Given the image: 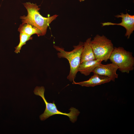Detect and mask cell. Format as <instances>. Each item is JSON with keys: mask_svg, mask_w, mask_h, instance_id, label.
Listing matches in <instances>:
<instances>
[{"mask_svg": "<svg viewBox=\"0 0 134 134\" xmlns=\"http://www.w3.org/2000/svg\"><path fill=\"white\" fill-rule=\"evenodd\" d=\"M27 9L28 15L21 16L22 24L28 23L33 25L40 30L42 36L46 33L47 28L49 25L58 16L56 14L51 16L45 17L42 16L39 11L40 8L36 3H31L30 2L23 3Z\"/></svg>", "mask_w": 134, "mask_h": 134, "instance_id": "6da1fadb", "label": "cell"}, {"mask_svg": "<svg viewBox=\"0 0 134 134\" xmlns=\"http://www.w3.org/2000/svg\"><path fill=\"white\" fill-rule=\"evenodd\" d=\"M83 45L84 43L80 41L77 45L73 46L74 49L72 51L68 52L65 51L63 48L53 45L54 48L59 52L57 53L58 57L65 58L69 62L70 71L67 78L70 82L74 81L76 74L78 71Z\"/></svg>", "mask_w": 134, "mask_h": 134, "instance_id": "7a4b0ae2", "label": "cell"}, {"mask_svg": "<svg viewBox=\"0 0 134 134\" xmlns=\"http://www.w3.org/2000/svg\"><path fill=\"white\" fill-rule=\"evenodd\" d=\"M45 90L43 86H36L34 91L35 95L39 96L42 98L45 104L46 108L44 113L39 116L41 120H44L55 115L61 114L68 116L72 123H74L76 121L77 117L80 113V112L77 109L73 107H71L69 109L70 110V112L67 113L62 112L58 110L54 101L52 103H49L45 99L44 96Z\"/></svg>", "mask_w": 134, "mask_h": 134, "instance_id": "3957f363", "label": "cell"}, {"mask_svg": "<svg viewBox=\"0 0 134 134\" xmlns=\"http://www.w3.org/2000/svg\"><path fill=\"white\" fill-rule=\"evenodd\" d=\"M109 59L116 64L118 69L123 73H129L134 69V58L132 53L122 47H114Z\"/></svg>", "mask_w": 134, "mask_h": 134, "instance_id": "277c9868", "label": "cell"}, {"mask_svg": "<svg viewBox=\"0 0 134 134\" xmlns=\"http://www.w3.org/2000/svg\"><path fill=\"white\" fill-rule=\"evenodd\" d=\"M91 45L96 59L105 62L109 59L114 47L111 40L104 35L98 34L91 40Z\"/></svg>", "mask_w": 134, "mask_h": 134, "instance_id": "5b68a950", "label": "cell"}, {"mask_svg": "<svg viewBox=\"0 0 134 134\" xmlns=\"http://www.w3.org/2000/svg\"><path fill=\"white\" fill-rule=\"evenodd\" d=\"M115 17L118 18H121V22L117 24L110 22H104L102 23V26L115 25L123 26L126 30L125 36L128 39H129L134 30V15H130L127 13L126 14L121 13L120 15H116Z\"/></svg>", "mask_w": 134, "mask_h": 134, "instance_id": "8992f818", "label": "cell"}, {"mask_svg": "<svg viewBox=\"0 0 134 134\" xmlns=\"http://www.w3.org/2000/svg\"><path fill=\"white\" fill-rule=\"evenodd\" d=\"M118 68L116 64L112 63L106 65L101 64L96 67L92 72L94 74L107 77L111 81L114 82L115 79L118 78V74L116 71Z\"/></svg>", "mask_w": 134, "mask_h": 134, "instance_id": "52a82bcc", "label": "cell"}, {"mask_svg": "<svg viewBox=\"0 0 134 134\" xmlns=\"http://www.w3.org/2000/svg\"><path fill=\"white\" fill-rule=\"evenodd\" d=\"M111 81V79L107 77L94 74V75L87 80L77 83L74 81L72 84H78L82 86L94 87L109 82Z\"/></svg>", "mask_w": 134, "mask_h": 134, "instance_id": "ba28073f", "label": "cell"}, {"mask_svg": "<svg viewBox=\"0 0 134 134\" xmlns=\"http://www.w3.org/2000/svg\"><path fill=\"white\" fill-rule=\"evenodd\" d=\"M102 62L96 59L84 61L80 63L78 71L85 76H88L96 67L101 64Z\"/></svg>", "mask_w": 134, "mask_h": 134, "instance_id": "9c48e42d", "label": "cell"}, {"mask_svg": "<svg viewBox=\"0 0 134 134\" xmlns=\"http://www.w3.org/2000/svg\"><path fill=\"white\" fill-rule=\"evenodd\" d=\"M91 37L88 38L84 43L83 49L81 55L80 63L84 61L96 59L91 45Z\"/></svg>", "mask_w": 134, "mask_h": 134, "instance_id": "30bf717a", "label": "cell"}, {"mask_svg": "<svg viewBox=\"0 0 134 134\" xmlns=\"http://www.w3.org/2000/svg\"><path fill=\"white\" fill-rule=\"evenodd\" d=\"M18 31L20 33H22L32 35L36 34L38 36H42L41 31L38 29L31 24L26 23L21 24L19 26Z\"/></svg>", "mask_w": 134, "mask_h": 134, "instance_id": "8fae6325", "label": "cell"}, {"mask_svg": "<svg viewBox=\"0 0 134 134\" xmlns=\"http://www.w3.org/2000/svg\"><path fill=\"white\" fill-rule=\"evenodd\" d=\"M20 42L18 45L15 48V52L18 53L20 52V51L22 46L26 44V42L30 40H32L33 37L25 34L20 33L19 35Z\"/></svg>", "mask_w": 134, "mask_h": 134, "instance_id": "7c38bea8", "label": "cell"}, {"mask_svg": "<svg viewBox=\"0 0 134 134\" xmlns=\"http://www.w3.org/2000/svg\"><path fill=\"white\" fill-rule=\"evenodd\" d=\"M80 2H81L82 1H84L85 0H78Z\"/></svg>", "mask_w": 134, "mask_h": 134, "instance_id": "4fadbf2b", "label": "cell"}, {"mask_svg": "<svg viewBox=\"0 0 134 134\" xmlns=\"http://www.w3.org/2000/svg\"></svg>", "mask_w": 134, "mask_h": 134, "instance_id": "5bb4252c", "label": "cell"}]
</instances>
